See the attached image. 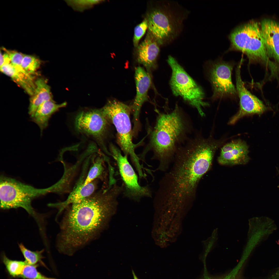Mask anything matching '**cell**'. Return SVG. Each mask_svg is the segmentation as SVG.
I'll return each mask as SVG.
<instances>
[{"instance_id": "obj_4", "label": "cell", "mask_w": 279, "mask_h": 279, "mask_svg": "<svg viewBox=\"0 0 279 279\" xmlns=\"http://www.w3.org/2000/svg\"><path fill=\"white\" fill-rule=\"evenodd\" d=\"M131 108L118 100L109 101L101 109L109 121L114 126L117 132V142L125 155L129 156L138 173H142L144 168L135 153L137 145L132 141V132L130 119Z\"/></svg>"}, {"instance_id": "obj_16", "label": "cell", "mask_w": 279, "mask_h": 279, "mask_svg": "<svg viewBox=\"0 0 279 279\" xmlns=\"http://www.w3.org/2000/svg\"><path fill=\"white\" fill-rule=\"evenodd\" d=\"M97 182L94 180L87 184L83 183L78 186L71 192L65 201L60 203H51L49 206L55 207L60 213L64 209L70 205L79 202L95 192L97 188Z\"/></svg>"}, {"instance_id": "obj_1", "label": "cell", "mask_w": 279, "mask_h": 279, "mask_svg": "<svg viewBox=\"0 0 279 279\" xmlns=\"http://www.w3.org/2000/svg\"><path fill=\"white\" fill-rule=\"evenodd\" d=\"M216 147L199 136L179 147L172 167L159 182L154 198L157 205L175 209L192 203L200 179L210 167Z\"/></svg>"}, {"instance_id": "obj_25", "label": "cell", "mask_w": 279, "mask_h": 279, "mask_svg": "<svg viewBox=\"0 0 279 279\" xmlns=\"http://www.w3.org/2000/svg\"><path fill=\"white\" fill-rule=\"evenodd\" d=\"M104 170L103 160L99 158L95 162L90 169L86 178L83 183V185L87 184L96 178H101Z\"/></svg>"}, {"instance_id": "obj_21", "label": "cell", "mask_w": 279, "mask_h": 279, "mask_svg": "<svg viewBox=\"0 0 279 279\" xmlns=\"http://www.w3.org/2000/svg\"><path fill=\"white\" fill-rule=\"evenodd\" d=\"M3 262L9 274L14 277H21L24 269L27 264L26 262L9 258L4 254L2 257Z\"/></svg>"}, {"instance_id": "obj_11", "label": "cell", "mask_w": 279, "mask_h": 279, "mask_svg": "<svg viewBox=\"0 0 279 279\" xmlns=\"http://www.w3.org/2000/svg\"><path fill=\"white\" fill-rule=\"evenodd\" d=\"M233 65L224 62L215 63L209 73V78L213 90V99L233 96L237 94L232 80Z\"/></svg>"}, {"instance_id": "obj_8", "label": "cell", "mask_w": 279, "mask_h": 279, "mask_svg": "<svg viewBox=\"0 0 279 279\" xmlns=\"http://www.w3.org/2000/svg\"><path fill=\"white\" fill-rule=\"evenodd\" d=\"M111 155L116 161L123 181L124 196L138 201L143 198L152 196L149 186H142L138 183V177L128 161L127 156L122 155L119 150L113 144L110 145Z\"/></svg>"}, {"instance_id": "obj_26", "label": "cell", "mask_w": 279, "mask_h": 279, "mask_svg": "<svg viewBox=\"0 0 279 279\" xmlns=\"http://www.w3.org/2000/svg\"><path fill=\"white\" fill-rule=\"evenodd\" d=\"M37 266L27 264L25 266L21 277L27 279H57L45 276L37 269Z\"/></svg>"}, {"instance_id": "obj_29", "label": "cell", "mask_w": 279, "mask_h": 279, "mask_svg": "<svg viewBox=\"0 0 279 279\" xmlns=\"http://www.w3.org/2000/svg\"><path fill=\"white\" fill-rule=\"evenodd\" d=\"M240 268L237 266H236L231 272L228 274L224 277L220 279H237V276ZM203 279H214L209 277L206 276Z\"/></svg>"}, {"instance_id": "obj_18", "label": "cell", "mask_w": 279, "mask_h": 279, "mask_svg": "<svg viewBox=\"0 0 279 279\" xmlns=\"http://www.w3.org/2000/svg\"><path fill=\"white\" fill-rule=\"evenodd\" d=\"M248 147L246 143L240 140H237L236 146L230 151L220 153L218 161L221 164L235 165L243 164L248 162Z\"/></svg>"}, {"instance_id": "obj_20", "label": "cell", "mask_w": 279, "mask_h": 279, "mask_svg": "<svg viewBox=\"0 0 279 279\" xmlns=\"http://www.w3.org/2000/svg\"><path fill=\"white\" fill-rule=\"evenodd\" d=\"M1 71L10 77L29 95L33 94L35 86L33 80L18 70L11 64H6L0 67Z\"/></svg>"}, {"instance_id": "obj_19", "label": "cell", "mask_w": 279, "mask_h": 279, "mask_svg": "<svg viewBox=\"0 0 279 279\" xmlns=\"http://www.w3.org/2000/svg\"><path fill=\"white\" fill-rule=\"evenodd\" d=\"M35 87L33 95L30 99L28 114L30 117H33L38 107L45 102L53 100L50 87L45 80L42 78L37 79L35 81Z\"/></svg>"}, {"instance_id": "obj_5", "label": "cell", "mask_w": 279, "mask_h": 279, "mask_svg": "<svg viewBox=\"0 0 279 279\" xmlns=\"http://www.w3.org/2000/svg\"><path fill=\"white\" fill-rule=\"evenodd\" d=\"M233 49L241 51L248 58L250 63L260 62L273 66L269 59L260 27L251 21L238 27L229 36Z\"/></svg>"}, {"instance_id": "obj_3", "label": "cell", "mask_w": 279, "mask_h": 279, "mask_svg": "<svg viewBox=\"0 0 279 279\" xmlns=\"http://www.w3.org/2000/svg\"><path fill=\"white\" fill-rule=\"evenodd\" d=\"M186 118L177 106L171 112L159 114L151 134L149 149L153 152V158L159 161L157 169L167 170L178 148L185 140L190 129Z\"/></svg>"}, {"instance_id": "obj_22", "label": "cell", "mask_w": 279, "mask_h": 279, "mask_svg": "<svg viewBox=\"0 0 279 279\" xmlns=\"http://www.w3.org/2000/svg\"><path fill=\"white\" fill-rule=\"evenodd\" d=\"M19 245L27 264L37 266L39 264L46 267L42 261L43 258L42 254L44 249L34 251L28 249L22 244H19Z\"/></svg>"}, {"instance_id": "obj_2", "label": "cell", "mask_w": 279, "mask_h": 279, "mask_svg": "<svg viewBox=\"0 0 279 279\" xmlns=\"http://www.w3.org/2000/svg\"><path fill=\"white\" fill-rule=\"evenodd\" d=\"M122 191L121 186L115 184L71 205L61 225L59 250L72 255L95 236L116 207Z\"/></svg>"}, {"instance_id": "obj_14", "label": "cell", "mask_w": 279, "mask_h": 279, "mask_svg": "<svg viewBox=\"0 0 279 279\" xmlns=\"http://www.w3.org/2000/svg\"><path fill=\"white\" fill-rule=\"evenodd\" d=\"M159 44L148 32L144 40L137 47V61L145 67L149 73L156 66L157 59L160 50Z\"/></svg>"}, {"instance_id": "obj_24", "label": "cell", "mask_w": 279, "mask_h": 279, "mask_svg": "<svg viewBox=\"0 0 279 279\" xmlns=\"http://www.w3.org/2000/svg\"><path fill=\"white\" fill-rule=\"evenodd\" d=\"M3 50L8 55L11 64L16 69L29 78L33 79L32 76L28 74L22 68L21 66L22 60L25 55L15 50H9L3 48Z\"/></svg>"}, {"instance_id": "obj_13", "label": "cell", "mask_w": 279, "mask_h": 279, "mask_svg": "<svg viewBox=\"0 0 279 279\" xmlns=\"http://www.w3.org/2000/svg\"><path fill=\"white\" fill-rule=\"evenodd\" d=\"M135 78L136 92L131 108L133 112L134 128L135 129H136L138 125L139 114L142 106L148 99V92L151 84V78L149 73L140 66L135 69Z\"/></svg>"}, {"instance_id": "obj_12", "label": "cell", "mask_w": 279, "mask_h": 279, "mask_svg": "<svg viewBox=\"0 0 279 279\" xmlns=\"http://www.w3.org/2000/svg\"><path fill=\"white\" fill-rule=\"evenodd\" d=\"M243 63L242 59L236 70V90L240 99V109L238 113L229 121V124L235 123L239 119L249 114H261L266 109L262 102L252 94L246 88L241 78V69Z\"/></svg>"}, {"instance_id": "obj_15", "label": "cell", "mask_w": 279, "mask_h": 279, "mask_svg": "<svg viewBox=\"0 0 279 279\" xmlns=\"http://www.w3.org/2000/svg\"><path fill=\"white\" fill-rule=\"evenodd\" d=\"M260 27L268 55L279 63V23L275 20L265 19Z\"/></svg>"}, {"instance_id": "obj_9", "label": "cell", "mask_w": 279, "mask_h": 279, "mask_svg": "<svg viewBox=\"0 0 279 279\" xmlns=\"http://www.w3.org/2000/svg\"><path fill=\"white\" fill-rule=\"evenodd\" d=\"M147 20L149 32L160 44L175 36L180 23L178 18L166 5L152 10L148 14Z\"/></svg>"}, {"instance_id": "obj_30", "label": "cell", "mask_w": 279, "mask_h": 279, "mask_svg": "<svg viewBox=\"0 0 279 279\" xmlns=\"http://www.w3.org/2000/svg\"><path fill=\"white\" fill-rule=\"evenodd\" d=\"M132 272V274H133V276L134 279H139L137 277V276L136 275H135V273H134V272L133 270Z\"/></svg>"}, {"instance_id": "obj_6", "label": "cell", "mask_w": 279, "mask_h": 279, "mask_svg": "<svg viewBox=\"0 0 279 279\" xmlns=\"http://www.w3.org/2000/svg\"><path fill=\"white\" fill-rule=\"evenodd\" d=\"M0 180L1 208H22L37 220L32 202L34 199L46 194V189L36 188L4 176H1Z\"/></svg>"}, {"instance_id": "obj_28", "label": "cell", "mask_w": 279, "mask_h": 279, "mask_svg": "<svg viewBox=\"0 0 279 279\" xmlns=\"http://www.w3.org/2000/svg\"><path fill=\"white\" fill-rule=\"evenodd\" d=\"M100 1L98 0H82L74 1L73 2H71V4H72L75 6L76 8L82 9L86 8L91 7L94 4L99 2Z\"/></svg>"}, {"instance_id": "obj_17", "label": "cell", "mask_w": 279, "mask_h": 279, "mask_svg": "<svg viewBox=\"0 0 279 279\" xmlns=\"http://www.w3.org/2000/svg\"><path fill=\"white\" fill-rule=\"evenodd\" d=\"M66 105L65 102L57 104L53 100H48L44 102L38 107L34 115L30 118L31 121L39 127L41 135L48 126L49 121L52 115Z\"/></svg>"}, {"instance_id": "obj_10", "label": "cell", "mask_w": 279, "mask_h": 279, "mask_svg": "<svg viewBox=\"0 0 279 279\" xmlns=\"http://www.w3.org/2000/svg\"><path fill=\"white\" fill-rule=\"evenodd\" d=\"M109 121L101 109L83 111L76 116L75 126L80 133L90 136L97 140L108 154L104 144L107 131Z\"/></svg>"}, {"instance_id": "obj_7", "label": "cell", "mask_w": 279, "mask_h": 279, "mask_svg": "<svg viewBox=\"0 0 279 279\" xmlns=\"http://www.w3.org/2000/svg\"><path fill=\"white\" fill-rule=\"evenodd\" d=\"M167 62L172 69L170 84L174 95L182 97L195 108L201 116H204L202 107L209 105L203 101L204 94L202 89L174 58L169 56Z\"/></svg>"}, {"instance_id": "obj_23", "label": "cell", "mask_w": 279, "mask_h": 279, "mask_svg": "<svg viewBox=\"0 0 279 279\" xmlns=\"http://www.w3.org/2000/svg\"><path fill=\"white\" fill-rule=\"evenodd\" d=\"M41 64L40 60L35 56L25 55L22 60L21 66L26 72L32 76L35 74Z\"/></svg>"}, {"instance_id": "obj_27", "label": "cell", "mask_w": 279, "mask_h": 279, "mask_svg": "<svg viewBox=\"0 0 279 279\" xmlns=\"http://www.w3.org/2000/svg\"><path fill=\"white\" fill-rule=\"evenodd\" d=\"M148 28V22L146 19L135 27L133 42L135 47L138 46L139 40L144 35Z\"/></svg>"}]
</instances>
